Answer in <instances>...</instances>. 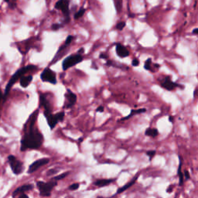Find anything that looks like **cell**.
<instances>
[{
    "instance_id": "cell-1",
    "label": "cell",
    "mask_w": 198,
    "mask_h": 198,
    "mask_svg": "<svg viewBox=\"0 0 198 198\" xmlns=\"http://www.w3.org/2000/svg\"><path fill=\"white\" fill-rule=\"evenodd\" d=\"M39 111L36 110L29 116L24 125L23 136L21 139L20 150L24 152L27 150H39L44 143V138L39 129L36 127V122Z\"/></svg>"
},
{
    "instance_id": "cell-2",
    "label": "cell",
    "mask_w": 198,
    "mask_h": 198,
    "mask_svg": "<svg viewBox=\"0 0 198 198\" xmlns=\"http://www.w3.org/2000/svg\"><path fill=\"white\" fill-rule=\"evenodd\" d=\"M36 69H38V68L36 67V65H28L26 66V67H23V68H21L20 69L17 70L16 72L14 74L12 75L11 79L9 81L6 87H5V93L3 94V102L5 101V98H7L8 94L9 92L10 91V90L12 88V87L14 85V84L17 81H19L20 79V77H22L23 75H25V74H27V72L29 71H33V70H36Z\"/></svg>"
},
{
    "instance_id": "cell-3",
    "label": "cell",
    "mask_w": 198,
    "mask_h": 198,
    "mask_svg": "<svg viewBox=\"0 0 198 198\" xmlns=\"http://www.w3.org/2000/svg\"><path fill=\"white\" fill-rule=\"evenodd\" d=\"M56 186H57V182L53 181L51 180L48 182H36V186L40 191V195L41 197H51V192Z\"/></svg>"
},
{
    "instance_id": "cell-4",
    "label": "cell",
    "mask_w": 198,
    "mask_h": 198,
    "mask_svg": "<svg viewBox=\"0 0 198 198\" xmlns=\"http://www.w3.org/2000/svg\"><path fill=\"white\" fill-rule=\"evenodd\" d=\"M83 59L84 57L82 55L77 54H77H71V55L67 57L65 59H63V62H62V68L65 71L69 68L74 67L81 62H82Z\"/></svg>"
},
{
    "instance_id": "cell-5",
    "label": "cell",
    "mask_w": 198,
    "mask_h": 198,
    "mask_svg": "<svg viewBox=\"0 0 198 198\" xmlns=\"http://www.w3.org/2000/svg\"><path fill=\"white\" fill-rule=\"evenodd\" d=\"M70 0H58L54 7L56 10H60L64 16V21L68 23L70 21Z\"/></svg>"
},
{
    "instance_id": "cell-6",
    "label": "cell",
    "mask_w": 198,
    "mask_h": 198,
    "mask_svg": "<svg viewBox=\"0 0 198 198\" xmlns=\"http://www.w3.org/2000/svg\"><path fill=\"white\" fill-rule=\"evenodd\" d=\"M73 40H74V36H72V35H69V36L66 38V40L65 42H64V44L60 46V48L58 49L57 52L56 53L55 56L53 57V61L51 62V64H52V63H54L55 62H57V61L65 54L66 51H67V49L70 46V44L72 43Z\"/></svg>"
},
{
    "instance_id": "cell-7",
    "label": "cell",
    "mask_w": 198,
    "mask_h": 198,
    "mask_svg": "<svg viewBox=\"0 0 198 198\" xmlns=\"http://www.w3.org/2000/svg\"><path fill=\"white\" fill-rule=\"evenodd\" d=\"M64 117H65V113H64V111H62L57 114L49 115L46 116L45 118H46L49 127L51 128V130H53L59 122L63 121Z\"/></svg>"
},
{
    "instance_id": "cell-8",
    "label": "cell",
    "mask_w": 198,
    "mask_h": 198,
    "mask_svg": "<svg viewBox=\"0 0 198 198\" xmlns=\"http://www.w3.org/2000/svg\"><path fill=\"white\" fill-rule=\"evenodd\" d=\"M8 161H9V163H10L13 173L16 175H19L20 173H22L24 169V167H23V163L21 161L17 160L16 157H15L12 155H10L8 156Z\"/></svg>"
},
{
    "instance_id": "cell-9",
    "label": "cell",
    "mask_w": 198,
    "mask_h": 198,
    "mask_svg": "<svg viewBox=\"0 0 198 198\" xmlns=\"http://www.w3.org/2000/svg\"><path fill=\"white\" fill-rule=\"evenodd\" d=\"M40 79L44 82H47L52 85H56L57 83V74L53 70H51L50 68H45L42 71L40 74Z\"/></svg>"
},
{
    "instance_id": "cell-10",
    "label": "cell",
    "mask_w": 198,
    "mask_h": 198,
    "mask_svg": "<svg viewBox=\"0 0 198 198\" xmlns=\"http://www.w3.org/2000/svg\"><path fill=\"white\" fill-rule=\"evenodd\" d=\"M64 96H65V104H64L63 108L64 109H71L77 102V94L71 91V90L67 89V91H66Z\"/></svg>"
},
{
    "instance_id": "cell-11",
    "label": "cell",
    "mask_w": 198,
    "mask_h": 198,
    "mask_svg": "<svg viewBox=\"0 0 198 198\" xmlns=\"http://www.w3.org/2000/svg\"><path fill=\"white\" fill-rule=\"evenodd\" d=\"M40 105L44 109V116L49 115L53 114V108L51 106V104L50 101L47 98V97L45 94H41L40 96Z\"/></svg>"
},
{
    "instance_id": "cell-12",
    "label": "cell",
    "mask_w": 198,
    "mask_h": 198,
    "mask_svg": "<svg viewBox=\"0 0 198 198\" xmlns=\"http://www.w3.org/2000/svg\"><path fill=\"white\" fill-rule=\"evenodd\" d=\"M160 86L164 88V89L169 91H172L176 88V87H180V85L177 84V83L173 82V81L171 80V77L169 76H166V77L161 81L160 82Z\"/></svg>"
},
{
    "instance_id": "cell-13",
    "label": "cell",
    "mask_w": 198,
    "mask_h": 198,
    "mask_svg": "<svg viewBox=\"0 0 198 198\" xmlns=\"http://www.w3.org/2000/svg\"><path fill=\"white\" fill-rule=\"evenodd\" d=\"M49 162H50V159L49 158H42V159H39L36 161H34L32 164L29 165L28 173H33L34 172H36L37 169H40V167L48 164Z\"/></svg>"
},
{
    "instance_id": "cell-14",
    "label": "cell",
    "mask_w": 198,
    "mask_h": 198,
    "mask_svg": "<svg viewBox=\"0 0 198 198\" xmlns=\"http://www.w3.org/2000/svg\"><path fill=\"white\" fill-rule=\"evenodd\" d=\"M115 51L116 54L121 58L127 57L129 56V53H130L126 46H125L122 44H119V43L116 44Z\"/></svg>"
},
{
    "instance_id": "cell-15",
    "label": "cell",
    "mask_w": 198,
    "mask_h": 198,
    "mask_svg": "<svg viewBox=\"0 0 198 198\" xmlns=\"http://www.w3.org/2000/svg\"><path fill=\"white\" fill-rule=\"evenodd\" d=\"M139 176H140V173H138L137 175H135V176L133 177V179L131 181L127 183V184H126V185H124L123 186H122V187H120V188H118L117 192H116V194H120V193H123V192H125L126 190H127L128 188H130L131 186H133V185L136 183V181H137V180L139 179Z\"/></svg>"
},
{
    "instance_id": "cell-16",
    "label": "cell",
    "mask_w": 198,
    "mask_h": 198,
    "mask_svg": "<svg viewBox=\"0 0 198 198\" xmlns=\"http://www.w3.org/2000/svg\"><path fill=\"white\" fill-rule=\"evenodd\" d=\"M33 189V184H25V185H23V186H19V187H18V188L15 190L14 192L12 193V197H15L18 194L25 193V192L31 190Z\"/></svg>"
},
{
    "instance_id": "cell-17",
    "label": "cell",
    "mask_w": 198,
    "mask_h": 198,
    "mask_svg": "<svg viewBox=\"0 0 198 198\" xmlns=\"http://www.w3.org/2000/svg\"><path fill=\"white\" fill-rule=\"evenodd\" d=\"M115 180V179H98L96 181H94L93 184L98 187H104V186H109V184H111Z\"/></svg>"
},
{
    "instance_id": "cell-18",
    "label": "cell",
    "mask_w": 198,
    "mask_h": 198,
    "mask_svg": "<svg viewBox=\"0 0 198 198\" xmlns=\"http://www.w3.org/2000/svg\"><path fill=\"white\" fill-rule=\"evenodd\" d=\"M32 81H33V75H27V76L23 75L19 79V85L23 87H27L30 85Z\"/></svg>"
},
{
    "instance_id": "cell-19",
    "label": "cell",
    "mask_w": 198,
    "mask_h": 198,
    "mask_svg": "<svg viewBox=\"0 0 198 198\" xmlns=\"http://www.w3.org/2000/svg\"><path fill=\"white\" fill-rule=\"evenodd\" d=\"M180 159V164L179 167H178V169H177V175H178V177H179V185L180 186H183L184 183V173L182 172V165H183V159L180 156H179Z\"/></svg>"
},
{
    "instance_id": "cell-20",
    "label": "cell",
    "mask_w": 198,
    "mask_h": 198,
    "mask_svg": "<svg viewBox=\"0 0 198 198\" xmlns=\"http://www.w3.org/2000/svg\"><path fill=\"white\" fill-rule=\"evenodd\" d=\"M146 111V109H132L131 110L130 114L127 115L126 117H123L120 119V121H126V120H128L130 118L133 117L135 115H139V114H142L144 113Z\"/></svg>"
},
{
    "instance_id": "cell-21",
    "label": "cell",
    "mask_w": 198,
    "mask_h": 198,
    "mask_svg": "<svg viewBox=\"0 0 198 198\" xmlns=\"http://www.w3.org/2000/svg\"><path fill=\"white\" fill-rule=\"evenodd\" d=\"M145 135L152 138H156L159 135V131L156 128H148L145 129Z\"/></svg>"
},
{
    "instance_id": "cell-22",
    "label": "cell",
    "mask_w": 198,
    "mask_h": 198,
    "mask_svg": "<svg viewBox=\"0 0 198 198\" xmlns=\"http://www.w3.org/2000/svg\"><path fill=\"white\" fill-rule=\"evenodd\" d=\"M70 171L64 172V173H63L59 174V175H57V176H53V177L51 178V180H53V181H56V182L60 181V180H63L64 178H66L68 175H70Z\"/></svg>"
},
{
    "instance_id": "cell-23",
    "label": "cell",
    "mask_w": 198,
    "mask_h": 198,
    "mask_svg": "<svg viewBox=\"0 0 198 198\" xmlns=\"http://www.w3.org/2000/svg\"><path fill=\"white\" fill-rule=\"evenodd\" d=\"M113 2L116 11L119 13L122 9V0H113Z\"/></svg>"
},
{
    "instance_id": "cell-24",
    "label": "cell",
    "mask_w": 198,
    "mask_h": 198,
    "mask_svg": "<svg viewBox=\"0 0 198 198\" xmlns=\"http://www.w3.org/2000/svg\"><path fill=\"white\" fill-rule=\"evenodd\" d=\"M152 59L151 58H149L145 61V63H144V69L146 70H150L151 72H153V70L152 69Z\"/></svg>"
},
{
    "instance_id": "cell-25",
    "label": "cell",
    "mask_w": 198,
    "mask_h": 198,
    "mask_svg": "<svg viewBox=\"0 0 198 198\" xmlns=\"http://www.w3.org/2000/svg\"><path fill=\"white\" fill-rule=\"evenodd\" d=\"M61 169L60 168H52V169H50L48 171L46 172V176H54L56 173H58L60 172Z\"/></svg>"
},
{
    "instance_id": "cell-26",
    "label": "cell",
    "mask_w": 198,
    "mask_h": 198,
    "mask_svg": "<svg viewBox=\"0 0 198 198\" xmlns=\"http://www.w3.org/2000/svg\"><path fill=\"white\" fill-rule=\"evenodd\" d=\"M85 13V8H81V9H80V10H78V11L75 13L74 16V19H80L81 17H82L83 16H84Z\"/></svg>"
},
{
    "instance_id": "cell-27",
    "label": "cell",
    "mask_w": 198,
    "mask_h": 198,
    "mask_svg": "<svg viewBox=\"0 0 198 198\" xmlns=\"http://www.w3.org/2000/svg\"><path fill=\"white\" fill-rule=\"evenodd\" d=\"M156 150H149V151H147L146 152V155H147V156L150 158V161L151 162L152 160V159L154 158L155 156H156Z\"/></svg>"
},
{
    "instance_id": "cell-28",
    "label": "cell",
    "mask_w": 198,
    "mask_h": 198,
    "mask_svg": "<svg viewBox=\"0 0 198 198\" xmlns=\"http://www.w3.org/2000/svg\"><path fill=\"white\" fill-rule=\"evenodd\" d=\"M79 187H80V184H78V183H75V184H72L71 185H70L69 187H68V189H69V190L74 191L78 190Z\"/></svg>"
},
{
    "instance_id": "cell-29",
    "label": "cell",
    "mask_w": 198,
    "mask_h": 198,
    "mask_svg": "<svg viewBox=\"0 0 198 198\" xmlns=\"http://www.w3.org/2000/svg\"><path fill=\"white\" fill-rule=\"evenodd\" d=\"M63 27V25L61 23H53L52 26H51V29L53 31H57V30H59L60 29H61Z\"/></svg>"
},
{
    "instance_id": "cell-30",
    "label": "cell",
    "mask_w": 198,
    "mask_h": 198,
    "mask_svg": "<svg viewBox=\"0 0 198 198\" xmlns=\"http://www.w3.org/2000/svg\"><path fill=\"white\" fill-rule=\"evenodd\" d=\"M126 22H119L118 23H117L116 24V29H118V30H120V31H122V29L125 28V27H126Z\"/></svg>"
},
{
    "instance_id": "cell-31",
    "label": "cell",
    "mask_w": 198,
    "mask_h": 198,
    "mask_svg": "<svg viewBox=\"0 0 198 198\" xmlns=\"http://www.w3.org/2000/svg\"><path fill=\"white\" fill-rule=\"evenodd\" d=\"M183 173H184V180H188L190 179V173H189L187 170H185V171H184Z\"/></svg>"
},
{
    "instance_id": "cell-32",
    "label": "cell",
    "mask_w": 198,
    "mask_h": 198,
    "mask_svg": "<svg viewBox=\"0 0 198 198\" xmlns=\"http://www.w3.org/2000/svg\"><path fill=\"white\" fill-rule=\"evenodd\" d=\"M132 65L133 67H138V66L139 65V60L138 58L133 59L132 61Z\"/></svg>"
},
{
    "instance_id": "cell-33",
    "label": "cell",
    "mask_w": 198,
    "mask_h": 198,
    "mask_svg": "<svg viewBox=\"0 0 198 198\" xmlns=\"http://www.w3.org/2000/svg\"><path fill=\"white\" fill-rule=\"evenodd\" d=\"M100 59H104V60H109V56L107 55L105 53H102L99 55Z\"/></svg>"
},
{
    "instance_id": "cell-34",
    "label": "cell",
    "mask_w": 198,
    "mask_h": 198,
    "mask_svg": "<svg viewBox=\"0 0 198 198\" xmlns=\"http://www.w3.org/2000/svg\"><path fill=\"white\" fill-rule=\"evenodd\" d=\"M173 185H169V187L167 188V190H166L167 193H171L172 192H173Z\"/></svg>"
},
{
    "instance_id": "cell-35",
    "label": "cell",
    "mask_w": 198,
    "mask_h": 198,
    "mask_svg": "<svg viewBox=\"0 0 198 198\" xmlns=\"http://www.w3.org/2000/svg\"><path fill=\"white\" fill-rule=\"evenodd\" d=\"M104 111V107L103 106L98 107V108H97V109H96L97 112H103Z\"/></svg>"
},
{
    "instance_id": "cell-36",
    "label": "cell",
    "mask_w": 198,
    "mask_h": 198,
    "mask_svg": "<svg viewBox=\"0 0 198 198\" xmlns=\"http://www.w3.org/2000/svg\"><path fill=\"white\" fill-rule=\"evenodd\" d=\"M84 53H85V48L84 47H81V48L79 49L78 51H77V54H80V55H82Z\"/></svg>"
},
{
    "instance_id": "cell-37",
    "label": "cell",
    "mask_w": 198,
    "mask_h": 198,
    "mask_svg": "<svg viewBox=\"0 0 198 198\" xmlns=\"http://www.w3.org/2000/svg\"><path fill=\"white\" fill-rule=\"evenodd\" d=\"M19 198H29V197H28V195H27L26 193H21Z\"/></svg>"
},
{
    "instance_id": "cell-38",
    "label": "cell",
    "mask_w": 198,
    "mask_h": 198,
    "mask_svg": "<svg viewBox=\"0 0 198 198\" xmlns=\"http://www.w3.org/2000/svg\"><path fill=\"white\" fill-rule=\"evenodd\" d=\"M3 100V92H2V91H1V89H0V104H1V102H2Z\"/></svg>"
},
{
    "instance_id": "cell-39",
    "label": "cell",
    "mask_w": 198,
    "mask_h": 198,
    "mask_svg": "<svg viewBox=\"0 0 198 198\" xmlns=\"http://www.w3.org/2000/svg\"><path fill=\"white\" fill-rule=\"evenodd\" d=\"M192 34H193V35H197V34H198V29L197 28H195V29H193V32H192Z\"/></svg>"
},
{
    "instance_id": "cell-40",
    "label": "cell",
    "mask_w": 198,
    "mask_h": 198,
    "mask_svg": "<svg viewBox=\"0 0 198 198\" xmlns=\"http://www.w3.org/2000/svg\"><path fill=\"white\" fill-rule=\"evenodd\" d=\"M169 122H171V123H173V121H174V118H173V116H169Z\"/></svg>"
},
{
    "instance_id": "cell-41",
    "label": "cell",
    "mask_w": 198,
    "mask_h": 198,
    "mask_svg": "<svg viewBox=\"0 0 198 198\" xmlns=\"http://www.w3.org/2000/svg\"><path fill=\"white\" fill-rule=\"evenodd\" d=\"M197 88L196 87L195 91H194V93H193V96H194V98H196V97H197Z\"/></svg>"
},
{
    "instance_id": "cell-42",
    "label": "cell",
    "mask_w": 198,
    "mask_h": 198,
    "mask_svg": "<svg viewBox=\"0 0 198 198\" xmlns=\"http://www.w3.org/2000/svg\"><path fill=\"white\" fill-rule=\"evenodd\" d=\"M4 1H5V3H9L10 2V0H4Z\"/></svg>"
},
{
    "instance_id": "cell-43",
    "label": "cell",
    "mask_w": 198,
    "mask_h": 198,
    "mask_svg": "<svg viewBox=\"0 0 198 198\" xmlns=\"http://www.w3.org/2000/svg\"><path fill=\"white\" fill-rule=\"evenodd\" d=\"M97 198H104V197H97Z\"/></svg>"
}]
</instances>
